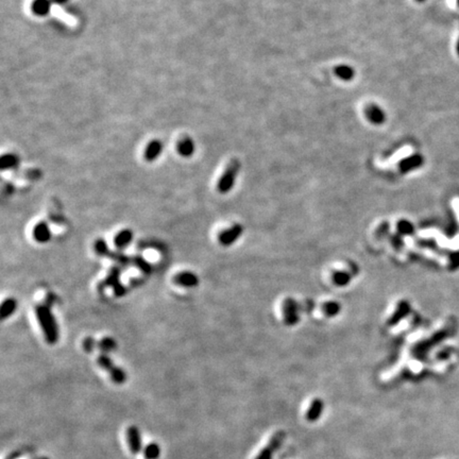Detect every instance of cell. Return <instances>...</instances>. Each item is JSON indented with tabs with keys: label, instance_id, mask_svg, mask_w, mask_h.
<instances>
[{
	"label": "cell",
	"instance_id": "9c48e42d",
	"mask_svg": "<svg viewBox=\"0 0 459 459\" xmlns=\"http://www.w3.org/2000/svg\"><path fill=\"white\" fill-rule=\"evenodd\" d=\"M423 163H424L423 156L419 153H414V154L405 157V159L401 160L398 166L402 173H407L411 170L421 167Z\"/></svg>",
	"mask_w": 459,
	"mask_h": 459
},
{
	"label": "cell",
	"instance_id": "f1b7e54d",
	"mask_svg": "<svg viewBox=\"0 0 459 459\" xmlns=\"http://www.w3.org/2000/svg\"><path fill=\"white\" fill-rule=\"evenodd\" d=\"M323 306H324L323 311L326 312V314L328 316H335L340 311L339 305L337 303H335V302H329L327 304H324Z\"/></svg>",
	"mask_w": 459,
	"mask_h": 459
},
{
	"label": "cell",
	"instance_id": "6da1fadb",
	"mask_svg": "<svg viewBox=\"0 0 459 459\" xmlns=\"http://www.w3.org/2000/svg\"><path fill=\"white\" fill-rule=\"evenodd\" d=\"M35 316L41 327L46 342L54 344L59 340V328L51 311V304H38L35 306Z\"/></svg>",
	"mask_w": 459,
	"mask_h": 459
},
{
	"label": "cell",
	"instance_id": "e0dca14e",
	"mask_svg": "<svg viewBox=\"0 0 459 459\" xmlns=\"http://www.w3.org/2000/svg\"><path fill=\"white\" fill-rule=\"evenodd\" d=\"M106 257L113 259L114 262L118 263L121 266H133L134 265V256H128L119 252H114L109 250L106 254Z\"/></svg>",
	"mask_w": 459,
	"mask_h": 459
},
{
	"label": "cell",
	"instance_id": "d4e9b609",
	"mask_svg": "<svg viewBox=\"0 0 459 459\" xmlns=\"http://www.w3.org/2000/svg\"><path fill=\"white\" fill-rule=\"evenodd\" d=\"M350 279H351V275L346 271H337L333 275L334 283L337 284L338 286H344V285H346L350 282Z\"/></svg>",
	"mask_w": 459,
	"mask_h": 459
},
{
	"label": "cell",
	"instance_id": "5b68a950",
	"mask_svg": "<svg viewBox=\"0 0 459 459\" xmlns=\"http://www.w3.org/2000/svg\"><path fill=\"white\" fill-rule=\"evenodd\" d=\"M126 442H128L129 449L131 453L134 455L139 454L142 450V441H141V435L140 431L137 426L131 425L125 431Z\"/></svg>",
	"mask_w": 459,
	"mask_h": 459
},
{
	"label": "cell",
	"instance_id": "3957f363",
	"mask_svg": "<svg viewBox=\"0 0 459 459\" xmlns=\"http://www.w3.org/2000/svg\"><path fill=\"white\" fill-rule=\"evenodd\" d=\"M97 363L100 368H102L108 372V373L110 374L111 379H112L115 384L122 385L125 383L126 378H128L125 371L120 367H117L114 363V361L109 357L108 354L106 353L99 354L97 357Z\"/></svg>",
	"mask_w": 459,
	"mask_h": 459
},
{
	"label": "cell",
	"instance_id": "5bb4252c",
	"mask_svg": "<svg viewBox=\"0 0 459 459\" xmlns=\"http://www.w3.org/2000/svg\"><path fill=\"white\" fill-rule=\"evenodd\" d=\"M133 240V232L130 229H123L118 232L114 238V244L117 249H124Z\"/></svg>",
	"mask_w": 459,
	"mask_h": 459
},
{
	"label": "cell",
	"instance_id": "52a82bcc",
	"mask_svg": "<svg viewBox=\"0 0 459 459\" xmlns=\"http://www.w3.org/2000/svg\"><path fill=\"white\" fill-rule=\"evenodd\" d=\"M284 438H285V434L283 432L276 433L273 436V438H271L270 443H269L265 449L260 451L259 454L256 456L255 459H272V456L275 451L282 446V442Z\"/></svg>",
	"mask_w": 459,
	"mask_h": 459
},
{
	"label": "cell",
	"instance_id": "44dd1931",
	"mask_svg": "<svg viewBox=\"0 0 459 459\" xmlns=\"http://www.w3.org/2000/svg\"><path fill=\"white\" fill-rule=\"evenodd\" d=\"M297 308V305L292 300H287L284 304V315L285 318H286V321L289 322V324H292V322H295L298 318Z\"/></svg>",
	"mask_w": 459,
	"mask_h": 459
},
{
	"label": "cell",
	"instance_id": "1f68e13d",
	"mask_svg": "<svg viewBox=\"0 0 459 459\" xmlns=\"http://www.w3.org/2000/svg\"><path fill=\"white\" fill-rule=\"evenodd\" d=\"M416 1H418V2H423L424 0H416Z\"/></svg>",
	"mask_w": 459,
	"mask_h": 459
},
{
	"label": "cell",
	"instance_id": "4dcf8cb0",
	"mask_svg": "<svg viewBox=\"0 0 459 459\" xmlns=\"http://www.w3.org/2000/svg\"><path fill=\"white\" fill-rule=\"evenodd\" d=\"M50 1L52 4H63L68 1V0H50Z\"/></svg>",
	"mask_w": 459,
	"mask_h": 459
},
{
	"label": "cell",
	"instance_id": "4316f807",
	"mask_svg": "<svg viewBox=\"0 0 459 459\" xmlns=\"http://www.w3.org/2000/svg\"><path fill=\"white\" fill-rule=\"evenodd\" d=\"M399 306H400L399 310L394 313L392 319H390V322H395L399 319H402L403 317H404V315L409 311V305L407 303L403 302Z\"/></svg>",
	"mask_w": 459,
	"mask_h": 459
},
{
	"label": "cell",
	"instance_id": "7402d4cb",
	"mask_svg": "<svg viewBox=\"0 0 459 459\" xmlns=\"http://www.w3.org/2000/svg\"><path fill=\"white\" fill-rule=\"evenodd\" d=\"M117 344L113 338L111 337H105L102 338L100 342L98 343V349L102 351V353L108 354L109 352H112L116 349Z\"/></svg>",
	"mask_w": 459,
	"mask_h": 459
},
{
	"label": "cell",
	"instance_id": "30bf717a",
	"mask_svg": "<svg viewBox=\"0 0 459 459\" xmlns=\"http://www.w3.org/2000/svg\"><path fill=\"white\" fill-rule=\"evenodd\" d=\"M365 115L371 123L376 125H381L386 121V114L384 110L374 104H370L365 108Z\"/></svg>",
	"mask_w": 459,
	"mask_h": 459
},
{
	"label": "cell",
	"instance_id": "7c38bea8",
	"mask_svg": "<svg viewBox=\"0 0 459 459\" xmlns=\"http://www.w3.org/2000/svg\"><path fill=\"white\" fill-rule=\"evenodd\" d=\"M163 151V144L159 139L151 140L147 145L144 151V159L147 162H153L161 155Z\"/></svg>",
	"mask_w": 459,
	"mask_h": 459
},
{
	"label": "cell",
	"instance_id": "2e32d148",
	"mask_svg": "<svg viewBox=\"0 0 459 459\" xmlns=\"http://www.w3.org/2000/svg\"><path fill=\"white\" fill-rule=\"evenodd\" d=\"M16 310H17V301L14 298L5 299L1 304V310H0L1 320H5L7 318H10L11 316L16 312Z\"/></svg>",
	"mask_w": 459,
	"mask_h": 459
},
{
	"label": "cell",
	"instance_id": "277c9868",
	"mask_svg": "<svg viewBox=\"0 0 459 459\" xmlns=\"http://www.w3.org/2000/svg\"><path fill=\"white\" fill-rule=\"evenodd\" d=\"M107 287H113L116 297H122L126 294V288L120 282V269L117 267L111 268L107 278L98 285L99 290H105Z\"/></svg>",
	"mask_w": 459,
	"mask_h": 459
},
{
	"label": "cell",
	"instance_id": "ac0fdd59",
	"mask_svg": "<svg viewBox=\"0 0 459 459\" xmlns=\"http://www.w3.org/2000/svg\"><path fill=\"white\" fill-rule=\"evenodd\" d=\"M334 74L336 75V77H338L340 79V80L351 81L354 79L355 71L351 66L345 65V64H342V65H337L334 68Z\"/></svg>",
	"mask_w": 459,
	"mask_h": 459
},
{
	"label": "cell",
	"instance_id": "8992f818",
	"mask_svg": "<svg viewBox=\"0 0 459 459\" xmlns=\"http://www.w3.org/2000/svg\"><path fill=\"white\" fill-rule=\"evenodd\" d=\"M242 231L243 229L240 225H234L233 227L225 230L224 232H221L218 235V241L220 244H223V246H231L232 243H234L239 238L240 235L242 234Z\"/></svg>",
	"mask_w": 459,
	"mask_h": 459
},
{
	"label": "cell",
	"instance_id": "4fadbf2b",
	"mask_svg": "<svg viewBox=\"0 0 459 459\" xmlns=\"http://www.w3.org/2000/svg\"><path fill=\"white\" fill-rule=\"evenodd\" d=\"M323 407H324V403L322 402L321 399H315L312 403L310 407H308L306 414H305V419L308 422H316L318 419L321 417L323 413Z\"/></svg>",
	"mask_w": 459,
	"mask_h": 459
},
{
	"label": "cell",
	"instance_id": "d6986e66",
	"mask_svg": "<svg viewBox=\"0 0 459 459\" xmlns=\"http://www.w3.org/2000/svg\"><path fill=\"white\" fill-rule=\"evenodd\" d=\"M51 4L50 0H33L31 3V10L38 16H43L49 12Z\"/></svg>",
	"mask_w": 459,
	"mask_h": 459
},
{
	"label": "cell",
	"instance_id": "8fae6325",
	"mask_svg": "<svg viewBox=\"0 0 459 459\" xmlns=\"http://www.w3.org/2000/svg\"><path fill=\"white\" fill-rule=\"evenodd\" d=\"M32 236L35 241L39 243H46L51 239L52 233L50 231L49 226L45 221H39L33 228Z\"/></svg>",
	"mask_w": 459,
	"mask_h": 459
},
{
	"label": "cell",
	"instance_id": "603a6c76",
	"mask_svg": "<svg viewBox=\"0 0 459 459\" xmlns=\"http://www.w3.org/2000/svg\"><path fill=\"white\" fill-rule=\"evenodd\" d=\"M18 166V156L14 154H4L1 157V169H14Z\"/></svg>",
	"mask_w": 459,
	"mask_h": 459
},
{
	"label": "cell",
	"instance_id": "ffe728a7",
	"mask_svg": "<svg viewBox=\"0 0 459 459\" xmlns=\"http://www.w3.org/2000/svg\"><path fill=\"white\" fill-rule=\"evenodd\" d=\"M161 447L159 443L150 442L142 450V455L145 459H159L161 456Z\"/></svg>",
	"mask_w": 459,
	"mask_h": 459
},
{
	"label": "cell",
	"instance_id": "cb8c5ba5",
	"mask_svg": "<svg viewBox=\"0 0 459 459\" xmlns=\"http://www.w3.org/2000/svg\"><path fill=\"white\" fill-rule=\"evenodd\" d=\"M133 266L138 268L139 270L145 274H149L152 271L151 265H150L144 257H141L139 255H134V265Z\"/></svg>",
	"mask_w": 459,
	"mask_h": 459
},
{
	"label": "cell",
	"instance_id": "7a4b0ae2",
	"mask_svg": "<svg viewBox=\"0 0 459 459\" xmlns=\"http://www.w3.org/2000/svg\"><path fill=\"white\" fill-rule=\"evenodd\" d=\"M240 169V163L238 160H232L228 164L223 176L220 177L217 183V191L220 194L229 193L234 186L235 180Z\"/></svg>",
	"mask_w": 459,
	"mask_h": 459
},
{
	"label": "cell",
	"instance_id": "ba28073f",
	"mask_svg": "<svg viewBox=\"0 0 459 459\" xmlns=\"http://www.w3.org/2000/svg\"><path fill=\"white\" fill-rule=\"evenodd\" d=\"M173 283L181 287L193 288L198 286V284H199V278L192 271H182L173 276Z\"/></svg>",
	"mask_w": 459,
	"mask_h": 459
},
{
	"label": "cell",
	"instance_id": "9a60e30c",
	"mask_svg": "<svg viewBox=\"0 0 459 459\" xmlns=\"http://www.w3.org/2000/svg\"><path fill=\"white\" fill-rule=\"evenodd\" d=\"M177 150L182 156H191L194 153L195 146L193 140L188 136H183L177 142Z\"/></svg>",
	"mask_w": 459,
	"mask_h": 459
},
{
	"label": "cell",
	"instance_id": "83f0119b",
	"mask_svg": "<svg viewBox=\"0 0 459 459\" xmlns=\"http://www.w3.org/2000/svg\"><path fill=\"white\" fill-rule=\"evenodd\" d=\"M82 346H83V350H84L85 352L92 353V352L95 350V347L98 346V343H96V340H95L94 338L88 337V338H85V339L83 340Z\"/></svg>",
	"mask_w": 459,
	"mask_h": 459
},
{
	"label": "cell",
	"instance_id": "f546056e",
	"mask_svg": "<svg viewBox=\"0 0 459 459\" xmlns=\"http://www.w3.org/2000/svg\"><path fill=\"white\" fill-rule=\"evenodd\" d=\"M398 229H399V231L401 233H404V234H411L414 231L413 226H411L408 223V221H405V220H403V221H401V223H399Z\"/></svg>",
	"mask_w": 459,
	"mask_h": 459
},
{
	"label": "cell",
	"instance_id": "484cf974",
	"mask_svg": "<svg viewBox=\"0 0 459 459\" xmlns=\"http://www.w3.org/2000/svg\"><path fill=\"white\" fill-rule=\"evenodd\" d=\"M94 249H95V252H96L99 256H104V257H106V254L110 250L108 243L105 239H97L96 241H95Z\"/></svg>",
	"mask_w": 459,
	"mask_h": 459
}]
</instances>
